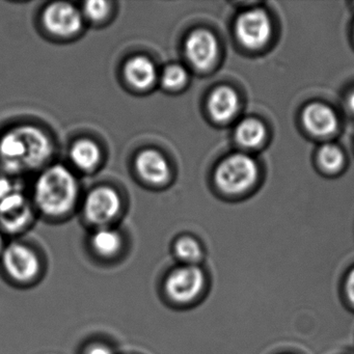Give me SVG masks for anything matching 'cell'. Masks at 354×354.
Returning a JSON list of instances; mask_svg holds the SVG:
<instances>
[{
  "label": "cell",
  "mask_w": 354,
  "mask_h": 354,
  "mask_svg": "<svg viewBox=\"0 0 354 354\" xmlns=\"http://www.w3.org/2000/svg\"><path fill=\"white\" fill-rule=\"evenodd\" d=\"M121 210V198L115 190L100 187L93 190L86 200L84 213L95 225H104L117 216Z\"/></svg>",
  "instance_id": "7"
},
{
  "label": "cell",
  "mask_w": 354,
  "mask_h": 354,
  "mask_svg": "<svg viewBox=\"0 0 354 354\" xmlns=\"http://www.w3.org/2000/svg\"><path fill=\"white\" fill-rule=\"evenodd\" d=\"M136 169L140 177L151 184H165L171 176L169 162L158 151L145 150L136 158Z\"/></svg>",
  "instance_id": "11"
},
{
  "label": "cell",
  "mask_w": 354,
  "mask_h": 354,
  "mask_svg": "<svg viewBox=\"0 0 354 354\" xmlns=\"http://www.w3.org/2000/svg\"><path fill=\"white\" fill-rule=\"evenodd\" d=\"M345 293L350 304L354 306V268L348 273L346 279Z\"/></svg>",
  "instance_id": "23"
},
{
  "label": "cell",
  "mask_w": 354,
  "mask_h": 354,
  "mask_svg": "<svg viewBox=\"0 0 354 354\" xmlns=\"http://www.w3.org/2000/svg\"><path fill=\"white\" fill-rule=\"evenodd\" d=\"M236 32L244 46L250 49L261 48L270 39V19L261 10L245 12L238 19Z\"/></svg>",
  "instance_id": "6"
},
{
  "label": "cell",
  "mask_w": 354,
  "mask_h": 354,
  "mask_svg": "<svg viewBox=\"0 0 354 354\" xmlns=\"http://www.w3.org/2000/svg\"><path fill=\"white\" fill-rule=\"evenodd\" d=\"M205 285V277L198 267H182L176 269L167 279L165 289L171 299L178 302L194 300L202 292Z\"/></svg>",
  "instance_id": "5"
},
{
  "label": "cell",
  "mask_w": 354,
  "mask_h": 354,
  "mask_svg": "<svg viewBox=\"0 0 354 354\" xmlns=\"http://www.w3.org/2000/svg\"><path fill=\"white\" fill-rule=\"evenodd\" d=\"M176 254L181 260L188 263L198 262L202 257L200 244L192 238H182L176 244Z\"/></svg>",
  "instance_id": "19"
},
{
  "label": "cell",
  "mask_w": 354,
  "mask_h": 354,
  "mask_svg": "<svg viewBox=\"0 0 354 354\" xmlns=\"http://www.w3.org/2000/svg\"><path fill=\"white\" fill-rule=\"evenodd\" d=\"M70 157L78 169L90 171L100 161V149L92 140H78L72 146Z\"/></svg>",
  "instance_id": "15"
},
{
  "label": "cell",
  "mask_w": 354,
  "mask_h": 354,
  "mask_svg": "<svg viewBox=\"0 0 354 354\" xmlns=\"http://www.w3.org/2000/svg\"><path fill=\"white\" fill-rule=\"evenodd\" d=\"M78 196V183L73 174L61 165H53L39 177L35 200L40 210L49 216L69 212Z\"/></svg>",
  "instance_id": "2"
},
{
  "label": "cell",
  "mask_w": 354,
  "mask_h": 354,
  "mask_svg": "<svg viewBox=\"0 0 354 354\" xmlns=\"http://www.w3.org/2000/svg\"><path fill=\"white\" fill-rule=\"evenodd\" d=\"M30 219V208L24 194L18 192L0 201V227L9 233L21 231Z\"/></svg>",
  "instance_id": "10"
},
{
  "label": "cell",
  "mask_w": 354,
  "mask_h": 354,
  "mask_svg": "<svg viewBox=\"0 0 354 354\" xmlns=\"http://www.w3.org/2000/svg\"><path fill=\"white\" fill-rule=\"evenodd\" d=\"M319 160L327 171H335L344 163V155L335 145H325L319 151Z\"/></svg>",
  "instance_id": "18"
},
{
  "label": "cell",
  "mask_w": 354,
  "mask_h": 354,
  "mask_svg": "<svg viewBox=\"0 0 354 354\" xmlns=\"http://www.w3.org/2000/svg\"><path fill=\"white\" fill-rule=\"evenodd\" d=\"M14 192H16V190L14 189L12 182L5 176L0 175V201L7 198L8 196L13 194Z\"/></svg>",
  "instance_id": "22"
},
{
  "label": "cell",
  "mask_w": 354,
  "mask_h": 354,
  "mask_svg": "<svg viewBox=\"0 0 354 354\" xmlns=\"http://www.w3.org/2000/svg\"><path fill=\"white\" fill-rule=\"evenodd\" d=\"M185 50L194 67L206 70L214 64L218 55V43L208 30H198L188 37Z\"/></svg>",
  "instance_id": "9"
},
{
  "label": "cell",
  "mask_w": 354,
  "mask_h": 354,
  "mask_svg": "<svg viewBox=\"0 0 354 354\" xmlns=\"http://www.w3.org/2000/svg\"><path fill=\"white\" fill-rule=\"evenodd\" d=\"M349 105H350V107H351L352 111H354V94H352L351 97H350Z\"/></svg>",
  "instance_id": "26"
},
{
  "label": "cell",
  "mask_w": 354,
  "mask_h": 354,
  "mask_svg": "<svg viewBox=\"0 0 354 354\" xmlns=\"http://www.w3.org/2000/svg\"><path fill=\"white\" fill-rule=\"evenodd\" d=\"M88 354H113L109 348L103 345H97L88 350Z\"/></svg>",
  "instance_id": "24"
},
{
  "label": "cell",
  "mask_w": 354,
  "mask_h": 354,
  "mask_svg": "<svg viewBox=\"0 0 354 354\" xmlns=\"http://www.w3.org/2000/svg\"><path fill=\"white\" fill-rule=\"evenodd\" d=\"M92 244L97 252L102 256L117 254L122 245V239L118 232L109 229H101L94 234Z\"/></svg>",
  "instance_id": "17"
},
{
  "label": "cell",
  "mask_w": 354,
  "mask_h": 354,
  "mask_svg": "<svg viewBox=\"0 0 354 354\" xmlns=\"http://www.w3.org/2000/svg\"><path fill=\"white\" fill-rule=\"evenodd\" d=\"M3 270L14 281L28 283L38 274L40 264L34 252L21 244L7 246L0 256Z\"/></svg>",
  "instance_id": "4"
},
{
  "label": "cell",
  "mask_w": 354,
  "mask_h": 354,
  "mask_svg": "<svg viewBox=\"0 0 354 354\" xmlns=\"http://www.w3.org/2000/svg\"><path fill=\"white\" fill-rule=\"evenodd\" d=\"M236 138L242 146L248 148L258 147L265 138L264 126L258 120H244L236 130Z\"/></svg>",
  "instance_id": "16"
},
{
  "label": "cell",
  "mask_w": 354,
  "mask_h": 354,
  "mask_svg": "<svg viewBox=\"0 0 354 354\" xmlns=\"http://www.w3.org/2000/svg\"><path fill=\"white\" fill-rule=\"evenodd\" d=\"M5 242H3V235L0 234V256L3 254V250H5Z\"/></svg>",
  "instance_id": "25"
},
{
  "label": "cell",
  "mask_w": 354,
  "mask_h": 354,
  "mask_svg": "<svg viewBox=\"0 0 354 354\" xmlns=\"http://www.w3.org/2000/svg\"><path fill=\"white\" fill-rule=\"evenodd\" d=\"M125 75L128 82L138 90H146L154 84L157 72L152 61L145 57H136L130 59L125 67Z\"/></svg>",
  "instance_id": "14"
},
{
  "label": "cell",
  "mask_w": 354,
  "mask_h": 354,
  "mask_svg": "<svg viewBox=\"0 0 354 354\" xmlns=\"http://www.w3.org/2000/svg\"><path fill=\"white\" fill-rule=\"evenodd\" d=\"M257 165L250 156L235 154L219 165L215 173L217 185L223 192L237 194L248 189L256 181Z\"/></svg>",
  "instance_id": "3"
},
{
  "label": "cell",
  "mask_w": 354,
  "mask_h": 354,
  "mask_svg": "<svg viewBox=\"0 0 354 354\" xmlns=\"http://www.w3.org/2000/svg\"><path fill=\"white\" fill-rule=\"evenodd\" d=\"M53 153V145L48 136L32 126L10 130L0 138V162L11 173L38 169Z\"/></svg>",
  "instance_id": "1"
},
{
  "label": "cell",
  "mask_w": 354,
  "mask_h": 354,
  "mask_svg": "<svg viewBox=\"0 0 354 354\" xmlns=\"http://www.w3.org/2000/svg\"><path fill=\"white\" fill-rule=\"evenodd\" d=\"M304 123L306 129L315 136H325L337 130V115L333 109L319 103L306 107L304 113Z\"/></svg>",
  "instance_id": "12"
},
{
  "label": "cell",
  "mask_w": 354,
  "mask_h": 354,
  "mask_svg": "<svg viewBox=\"0 0 354 354\" xmlns=\"http://www.w3.org/2000/svg\"><path fill=\"white\" fill-rule=\"evenodd\" d=\"M187 78V72L182 66L171 65L163 71L162 84L167 90H178L186 84Z\"/></svg>",
  "instance_id": "20"
},
{
  "label": "cell",
  "mask_w": 354,
  "mask_h": 354,
  "mask_svg": "<svg viewBox=\"0 0 354 354\" xmlns=\"http://www.w3.org/2000/svg\"><path fill=\"white\" fill-rule=\"evenodd\" d=\"M111 8L109 3L104 0H90L84 3V12L91 21L98 22L109 15Z\"/></svg>",
  "instance_id": "21"
},
{
  "label": "cell",
  "mask_w": 354,
  "mask_h": 354,
  "mask_svg": "<svg viewBox=\"0 0 354 354\" xmlns=\"http://www.w3.org/2000/svg\"><path fill=\"white\" fill-rule=\"evenodd\" d=\"M239 107L237 94L227 86L218 88L211 95L209 100V111L211 115L218 122H227L231 120Z\"/></svg>",
  "instance_id": "13"
},
{
  "label": "cell",
  "mask_w": 354,
  "mask_h": 354,
  "mask_svg": "<svg viewBox=\"0 0 354 354\" xmlns=\"http://www.w3.org/2000/svg\"><path fill=\"white\" fill-rule=\"evenodd\" d=\"M43 21L45 28L57 36H72L82 28V14L67 3H55L49 6L45 11Z\"/></svg>",
  "instance_id": "8"
}]
</instances>
